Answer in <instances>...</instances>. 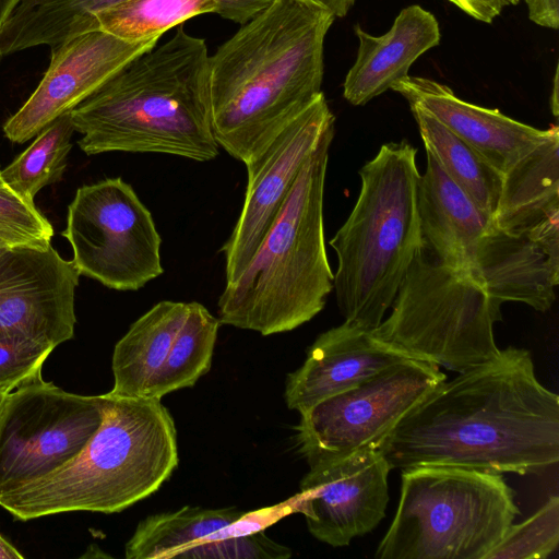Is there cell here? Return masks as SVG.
<instances>
[{
	"label": "cell",
	"instance_id": "24",
	"mask_svg": "<svg viewBox=\"0 0 559 559\" xmlns=\"http://www.w3.org/2000/svg\"><path fill=\"white\" fill-rule=\"evenodd\" d=\"M127 0H19L0 29L2 57L38 46L53 47L97 31L96 15Z\"/></svg>",
	"mask_w": 559,
	"mask_h": 559
},
{
	"label": "cell",
	"instance_id": "26",
	"mask_svg": "<svg viewBox=\"0 0 559 559\" xmlns=\"http://www.w3.org/2000/svg\"><path fill=\"white\" fill-rule=\"evenodd\" d=\"M245 512L234 507L183 508L142 520L124 547L127 559H170L204 537L239 520Z\"/></svg>",
	"mask_w": 559,
	"mask_h": 559
},
{
	"label": "cell",
	"instance_id": "32",
	"mask_svg": "<svg viewBox=\"0 0 559 559\" xmlns=\"http://www.w3.org/2000/svg\"><path fill=\"white\" fill-rule=\"evenodd\" d=\"M292 556L288 547L280 545L264 534V530L198 543L178 558L195 559H285Z\"/></svg>",
	"mask_w": 559,
	"mask_h": 559
},
{
	"label": "cell",
	"instance_id": "9",
	"mask_svg": "<svg viewBox=\"0 0 559 559\" xmlns=\"http://www.w3.org/2000/svg\"><path fill=\"white\" fill-rule=\"evenodd\" d=\"M62 236L79 274L108 288L138 290L164 273L153 216L120 177L76 190Z\"/></svg>",
	"mask_w": 559,
	"mask_h": 559
},
{
	"label": "cell",
	"instance_id": "8",
	"mask_svg": "<svg viewBox=\"0 0 559 559\" xmlns=\"http://www.w3.org/2000/svg\"><path fill=\"white\" fill-rule=\"evenodd\" d=\"M391 308L371 332L413 358L462 373L500 354L493 324L501 311L479 282L444 264L424 241Z\"/></svg>",
	"mask_w": 559,
	"mask_h": 559
},
{
	"label": "cell",
	"instance_id": "21",
	"mask_svg": "<svg viewBox=\"0 0 559 559\" xmlns=\"http://www.w3.org/2000/svg\"><path fill=\"white\" fill-rule=\"evenodd\" d=\"M189 311V302L163 300L131 324L112 354L110 396L144 397L167 358Z\"/></svg>",
	"mask_w": 559,
	"mask_h": 559
},
{
	"label": "cell",
	"instance_id": "18",
	"mask_svg": "<svg viewBox=\"0 0 559 559\" xmlns=\"http://www.w3.org/2000/svg\"><path fill=\"white\" fill-rule=\"evenodd\" d=\"M391 90L400 93L409 105L430 114L502 175L558 128L537 129L498 109L467 103L447 85L431 79L408 74L395 82Z\"/></svg>",
	"mask_w": 559,
	"mask_h": 559
},
{
	"label": "cell",
	"instance_id": "19",
	"mask_svg": "<svg viewBox=\"0 0 559 559\" xmlns=\"http://www.w3.org/2000/svg\"><path fill=\"white\" fill-rule=\"evenodd\" d=\"M359 40L357 56L343 84L344 98L361 106L390 90L408 75L411 66L440 41L435 15L418 4L399 13L391 28L374 36L360 25L354 27Z\"/></svg>",
	"mask_w": 559,
	"mask_h": 559
},
{
	"label": "cell",
	"instance_id": "6",
	"mask_svg": "<svg viewBox=\"0 0 559 559\" xmlns=\"http://www.w3.org/2000/svg\"><path fill=\"white\" fill-rule=\"evenodd\" d=\"M416 154L406 140L381 145L360 168L357 201L329 242L337 255L336 304L349 325L379 326L423 246Z\"/></svg>",
	"mask_w": 559,
	"mask_h": 559
},
{
	"label": "cell",
	"instance_id": "7",
	"mask_svg": "<svg viewBox=\"0 0 559 559\" xmlns=\"http://www.w3.org/2000/svg\"><path fill=\"white\" fill-rule=\"evenodd\" d=\"M401 479L377 559H486L520 513L501 474L417 466L402 469Z\"/></svg>",
	"mask_w": 559,
	"mask_h": 559
},
{
	"label": "cell",
	"instance_id": "5",
	"mask_svg": "<svg viewBox=\"0 0 559 559\" xmlns=\"http://www.w3.org/2000/svg\"><path fill=\"white\" fill-rule=\"evenodd\" d=\"M330 126L307 158L277 217L242 273L218 298L222 324L261 335L314 318L333 289L324 241L323 197Z\"/></svg>",
	"mask_w": 559,
	"mask_h": 559
},
{
	"label": "cell",
	"instance_id": "16",
	"mask_svg": "<svg viewBox=\"0 0 559 559\" xmlns=\"http://www.w3.org/2000/svg\"><path fill=\"white\" fill-rule=\"evenodd\" d=\"M475 277L499 311L506 301L547 311L559 284V214L519 233L493 226L478 242Z\"/></svg>",
	"mask_w": 559,
	"mask_h": 559
},
{
	"label": "cell",
	"instance_id": "37",
	"mask_svg": "<svg viewBox=\"0 0 559 559\" xmlns=\"http://www.w3.org/2000/svg\"><path fill=\"white\" fill-rule=\"evenodd\" d=\"M558 67L555 71L554 82H552V92L550 95V107L552 110V114L557 117L558 116V109H559V102H558Z\"/></svg>",
	"mask_w": 559,
	"mask_h": 559
},
{
	"label": "cell",
	"instance_id": "36",
	"mask_svg": "<svg viewBox=\"0 0 559 559\" xmlns=\"http://www.w3.org/2000/svg\"><path fill=\"white\" fill-rule=\"evenodd\" d=\"M24 556L0 535V559H23Z\"/></svg>",
	"mask_w": 559,
	"mask_h": 559
},
{
	"label": "cell",
	"instance_id": "15",
	"mask_svg": "<svg viewBox=\"0 0 559 559\" xmlns=\"http://www.w3.org/2000/svg\"><path fill=\"white\" fill-rule=\"evenodd\" d=\"M157 40L127 41L97 29L53 46L41 81L23 106L5 121L4 135L14 143L35 138L127 63L154 48Z\"/></svg>",
	"mask_w": 559,
	"mask_h": 559
},
{
	"label": "cell",
	"instance_id": "11",
	"mask_svg": "<svg viewBox=\"0 0 559 559\" xmlns=\"http://www.w3.org/2000/svg\"><path fill=\"white\" fill-rule=\"evenodd\" d=\"M103 395L67 392L39 377L5 395L0 415V492L74 457L103 420Z\"/></svg>",
	"mask_w": 559,
	"mask_h": 559
},
{
	"label": "cell",
	"instance_id": "2",
	"mask_svg": "<svg viewBox=\"0 0 559 559\" xmlns=\"http://www.w3.org/2000/svg\"><path fill=\"white\" fill-rule=\"evenodd\" d=\"M335 17L308 0H273L209 58L212 130L247 164L321 93Z\"/></svg>",
	"mask_w": 559,
	"mask_h": 559
},
{
	"label": "cell",
	"instance_id": "42",
	"mask_svg": "<svg viewBox=\"0 0 559 559\" xmlns=\"http://www.w3.org/2000/svg\"><path fill=\"white\" fill-rule=\"evenodd\" d=\"M1 250H3V249H1ZM1 250H0V251H1Z\"/></svg>",
	"mask_w": 559,
	"mask_h": 559
},
{
	"label": "cell",
	"instance_id": "22",
	"mask_svg": "<svg viewBox=\"0 0 559 559\" xmlns=\"http://www.w3.org/2000/svg\"><path fill=\"white\" fill-rule=\"evenodd\" d=\"M559 214V129L504 175L493 224L519 233Z\"/></svg>",
	"mask_w": 559,
	"mask_h": 559
},
{
	"label": "cell",
	"instance_id": "28",
	"mask_svg": "<svg viewBox=\"0 0 559 559\" xmlns=\"http://www.w3.org/2000/svg\"><path fill=\"white\" fill-rule=\"evenodd\" d=\"M74 131L70 112L52 121L21 155L0 170L4 185L34 202L40 189L61 179L72 148Z\"/></svg>",
	"mask_w": 559,
	"mask_h": 559
},
{
	"label": "cell",
	"instance_id": "3",
	"mask_svg": "<svg viewBox=\"0 0 559 559\" xmlns=\"http://www.w3.org/2000/svg\"><path fill=\"white\" fill-rule=\"evenodd\" d=\"M70 111L87 155L157 153L209 162L218 155L210 109L209 52L182 24Z\"/></svg>",
	"mask_w": 559,
	"mask_h": 559
},
{
	"label": "cell",
	"instance_id": "17",
	"mask_svg": "<svg viewBox=\"0 0 559 559\" xmlns=\"http://www.w3.org/2000/svg\"><path fill=\"white\" fill-rule=\"evenodd\" d=\"M406 359L416 358L380 341L371 331L344 322L321 333L308 348L304 364L288 374L286 405L301 414Z\"/></svg>",
	"mask_w": 559,
	"mask_h": 559
},
{
	"label": "cell",
	"instance_id": "29",
	"mask_svg": "<svg viewBox=\"0 0 559 559\" xmlns=\"http://www.w3.org/2000/svg\"><path fill=\"white\" fill-rule=\"evenodd\" d=\"M559 544V498L549 499L532 516L511 524L486 559H546Z\"/></svg>",
	"mask_w": 559,
	"mask_h": 559
},
{
	"label": "cell",
	"instance_id": "12",
	"mask_svg": "<svg viewBox=\"0 0 559 559\" xmlns=\"http://www.w3.org/2000/svg\"><path fill=\"white\" fill-rule=\"evenodd\" d=\"M334 120L321 93L245 164L243 205L221 249L225 258L226 283L236 280L247 267L283 207L301 167Z\"/></svg>",
	"mask_w": 559,
	"mask_h": 559
},
{
	"label": "cell",
	"instance_id": "30",
	"mask_svg": "<svg viewBox=\"0 0 559 559\" xmlns=\"http://www.w3.org/2000/svg\"><path fill=\"white\" fill-rule=\"evenodd\" d=\"M53 228L36 209L7 185L0 186V250L51 245Z\"/></svg>",
	"mask_w": 559,
	"mask_h": 559
},
{
	"label": "cell",
	"instance_id": "14",
	"mask_svg": "<svg viewBox=\"0 0 559 559\" xmlns=\"http://www.w3.org/2000/svg\"><path fill=\"white\" fill-rule=\"evenodd\" d=\"M80 274L51 245L0 251V334L57 347L73 337Z\"/></svg>",
	"mask_w": 559,
	"mask_h": 559
},
{
	"label": "cell",
	"instance_id": "4",
	"mask_svg": "<svg viewBox=\"0 0 559 559\" xmlns=\"http://www.w3.org/2000/svg\"><path fill=\"white\" fill-rule=\"evenodd\" d=\"M103 420L62 466L0 492L22 521L72 511L120 512L155 491L179 463L174 419L162 400L102 394Z\"/></svg>",
	"mask_w": 559,
	"mask_h": 559
},
{
	"label": "cell",
	"instance_id": "20",
	"mask_svg": "<svg viewBox=\"0 0 559 559\" xmlns=\"http://www.w3.org/2000/svg\"><path fill=\"white\" fill-rule=\"evenodd\" d=\"M417 211L423 241L444 264L476 280V249L495 226L493 219L449 178L427 150L426 169L417 181Z\"/></svg>",
	"mask_w": 559,
	"mask_h": 559
},
{
	"label": "cell",
	"instance_id": "41",
	"mask_svg": "<svg viewBox=\"0 0 559 559\" xmlns=\"http://www.w3.org/2000/svg\"><path fill=\"white\" fill-rule=\"evenodd\" d=\"M2 58H3V57H2L1 51H0V61L2 60Z\"/></svg>",
	"mask_w": 559,
	"mask_h": 559
},
{
	"label": "cell",
	"instance_id": "1",
	"mask_svg": "<svg viewBox=\"0 0 559 559\" xmlns=\"http://www.w3.org/2000/svg\"><path fill=\"white\" fill-rule=\"evenodd\" d=\"M435 386L379 442L390 468L454 466L524 475L559 461V396L536 378L528 350Z\"/></svg>",
	"mask_w": 559,
	"mask_h": 559
},
{
	"label": "cell",
	"instance_id": "23",
	"mask_svg": "<svg viewBox=\"0 0 559 559\" xmlns=\"http://www.w3.org/2000/svg\"><path fill=\"white\" fill-rule=\"evenodd\" d=\"M273 0H127L96 15L98 29L127 41L159 38L204 13L245 24Z\"/></svg>",
	"mask_w": 559,
	"mask_h": 559
},
{
	"label": "cell",
	"instance_id": "31",
	"mask_svg": "<svg viewBox=\"0 0 559 559\" xmlns=\"http://www.w3.org/2000/svg\"><path fill=\"white\" fill-rule=\"evenodd\" d=\"M50 344L17 334H0V393L41 377V368L55 349Z\"/></svg>",
	"mask_w": 559,
	"mask_h": 559
},
{
	"label": "cell",
	"instance_id": "40",
	"mask_svg": "<svg viewBox=\"0 0 559 559\" xmlns=\"http://www.w3.org/2000/svg\"><path fill=\"white\" fill-rule=\"evenodd\" d=\"M4 185V182L2 181L1 179V176H0V186Z\"/></svg>",
	"mask_w": 559,
	"mask_h": 559
},
{
	"label": "cell",
	"instance_id": "10",
	"mask_svg": "<svg viewBox=\"0 0 559 559\" xmlns=\"http://www.w3.org/2000/svg\"><path fill=\"white\" fill-rule=\"evenodd\" d=\"M439 366L419 359L391 365L358 385L300 414L296 444L309 468L340 461L379 442L435 386Z\"/></svg>",
	"mask_w": 559,
	"mask_h": 559
},
{
	"label": "cell",
	"instance_id": "33",
	"mask_svg": "<svg viewBox=\"0 0 559 559\" xmlns=\"http://www.w3.org/2000/svg\"><path fill=\"white\" fill-rule=\"evenodd\" d=\"M475 20L491 23L504 7L507 0H448Z\"/></svg>",
	"mask_w": 559,
	"mask_h": 559
},
{
	"label": "cell",
	"instance_id": "34",
	"mask_svg": "<svg viewBox=\"0 0 559 559\" xmlns=\"http://www.w3.org/2000/svg\"><path fill=\"white\" fill-rule=\"evenodd\" d=\"M528 17L539 26L559 27V0H525Z\"/></svg>",
	"mask_w": 559,
	"mask_h": 559
},
{
	"label": "cell",
	"instance_id": "38",
	"mask_svg": "<svg viewBox=\"0 0 559 559\" xmlns=\"http://www.w3.org/2000/svg\"><path fill=\"white\" fill-rule=\"evenodd\" d=\"M5 394L0 393V415L4 403Z\"/></svg>",
	"mask_w": 559,
	"mask_h": 559
},
{
	"label": "cell",
	"instance_id": "27",
	"mask_svg": "<svg viewBox=\"0 0 559 559\" xmlns=\"http://www.w3.org/2000/svg\"><path fill=\"white\" fill-rule=\"evenodd\" d=\"M219 320L203 305L189 302L188 314L169 354L144 397L162 400L176 390L193 386L211 368Z\"/></svg>",
	"mask_w": 559,
	"mask_h": 559
},
{
	"label": "cell",
	"instance_id": "35",
	"mask_svg": "<svg viewBox=\"0 0 559 559\" xmlns=\"http://www.w3.org/2000/svg\"><path fill=\"white\" fill-rule=\"evenodd\" d=\"M326 9L336 17H344L356 0H308Z\"/></svg>",
	"mask_w": 559,
	"mask_h": 559
},
{
	"label": "cell",
	"instance_id": "25",
	"mask_svg": "<svg viewBox=\"0 0 559 559\" xmlns=\"http://www.w3.org/2000/svg\"><path fill=\"white\" fill-rule=\"evenodd\" d=\"M425 148L488 216L497 211L503 175L475 148L418 106L409 105Z\"/></svg>",
	"mask_w": 559,
	"mask_h": 559
},
{
	"label": "cell",
	"instance_id": "13",
	"mask_svg": "<svg viewBox=\"0 0 559 559\" xmlns=\"http://www.w3.org/2000/svg\"><path fill=\"white\" fill-rule=\"evenodd\" d=\"M391 471L376 445L328 465L310 468L300 492L289 499L293 512L305 515L308 531L333 547L370 533L384 518Z\"/></svg>",
	"mask_w": 559,
	"mask_h": 559
},
{
	"label": "cell",
	"instance_id": "39",
	"mask_svg": "<svg viewBox=\"0 0 559 559\" xmlns=\"http://www.w3.org/2000/svg\"><path fill=\"white\" fill-rule=\"evenodd\" d=\"M508 5H514L519 2V0H507Z\"/></svg>",
	"mask_w": 559,
	"mask_h": 559
}]
</instances>
